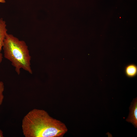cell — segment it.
<instances>
[{
    "instance_id": "cell-8",
    "label": "cell",
    "mask_w": 137,
    "mask_h": 137,
    "mask_svg": "<svg viewBox=\"0 0 137 137\" xmlns=\"http://www.w3.org/2000/svg\"><path fill=\"white\" fill-rule=\"evenodd\" d=\"M5 3V0H0V3Z\"/></svg>"
},
{
    "instance_id": "cell-5",
    "label": "cell",
    "mask_w": 137,
    "mask_h": 137,
    "mask_svg": "<svg viewBox=\"0 0 137 137\" xmlns=\"http://www.w3.org/2000/svg\"><path fill=\"white\" fill-rule=\"evenodd\" d=\"M125 72L126 75L129 78L135 77L137 74V66L135 64H131L125 67Z\"/></svg>"
},
{
    "instance_id": "cell-3",
    "label": "cell",
    "mask_w": 137,
    "mask_h": 137,
    "mask_svg": "<svg viewBox=\"0 0 137 137\" xmlns=\"http://www.w3.org/2000/svg\"><path fill=\"white\" fill-rule=\"evenodd\" d=\"M130 112L126 121L131 123L137 128V98L134 99L129 107Z\"/></svg>"
},
{
    "instance_id": "cell-6",
    "label": "cell",
    "mask_w": 137,
    "mask_h": 137,
    "mask_svg": "<svg viewBox=\"0 0 137 137\" xmlns=\"http://www.w3.org/2000/svg\"><path fill=\"white\" fill-rule=\"evenodd\" d=\"M4 90V83L2 81H0V106L2 105L4 98L3 92Z\"/></svg>"
},
{
    "instance_id": "cell-4",
    "label": "cell",
    "mask_w": 137,
    "mask_h": 137,
    "mask_svg": "<svg viewBox=\"0 0 137 137\" xmlns=\"http://www.w3.org/2000/svg\"><path fill=\"white\" fill-rule=\"evenodd\" d=\"M6 22L2 18H0V63L3 60V55L1 51L4 45V39L7 33Z\"/></svg>"
},
{
    "instance_id": "cell-2",
    "label": "cell",
    "mask_w": 137,
    "mask_h": 137,
    "mask_svg": "<svg viewBox=\"0 0 137 137\" xmlns=\"http://www.w3.org/2000/svg\"><path fill=\"white\" fill-rule=\"evenodd\" d=\"M3 48L4 57L11 62L18 75L20 74L21 69L32 74L31 56L25 41L7 33Z\"/></svg>"
},
{
    "instance_id": "cell-1",
    "label": "cell",
    "mask_w": 137,
    "mask_h": 137,
    "mask_svg": "<svg viewBox=\"0 0 137 137\" xmlns=\"http://www.w3.org/2000/svg\"><path fill=\"white\" fill-rule=\"evenodd\" d=\"M22 127L25 137H61L67 132L65 125L45 111L34 109L23 117Z\"/></svg>"
},
{
    "instance_id": "cell-7",
    "label": "cell",
    "mask_w": 137,
    "mask_h": 137,
    "mask_svg": "<svg viewBox=\"0 0 137 137\" xmlns=\"http://www.w3.org/2000/svg\"><path fill=\"white\" fill-rule=\"evenodd\" d=\"M3 132L2 130L0 129V137H3Z\"/></svg>"
}]
</instances>
